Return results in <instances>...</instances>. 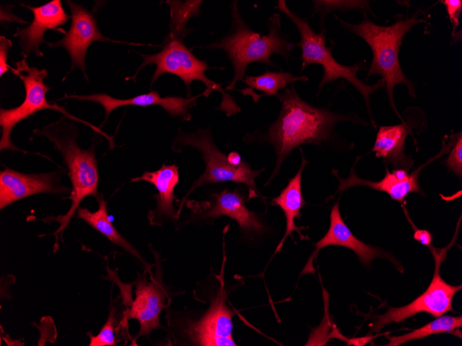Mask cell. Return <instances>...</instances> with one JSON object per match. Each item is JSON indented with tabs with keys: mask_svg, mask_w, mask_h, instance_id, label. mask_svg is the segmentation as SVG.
I'll return each mask as SVG.
<instances>
[{
	"mask_svg": "<svg viewBox=\"0 0 462 346\" xmlns=\"http://www.w3.org/2000/svg\"><path fill=\"white\" fill-rule=\"evenodd\" d=\"M281 109L277 119L255 136L272 146L276 164L267 184L279 173L281 164L296 147L305 144L321 145L332 140L340 122H362L355 115L339 114L304 101L293 84L276 95Z\"/></svg>",
	"mask_w": 462,
	"mask_h": 346,
	"instance_id": "6da1fadb",
	"label": "cell"
},
{
	"mask_svg": "<svg viewBox=\"0 0 462 346\" xmlns=\"http://www.w3.org/2000/svg\"><path fill=\"white\" fill-rule=\"evenodd\" d=\"M238 1L230 3L232 24L229 32L223 37L207 46V49H220L225 55L232 66L234 75L225 90H232L237 83L243 81L247 66L252 63H261L271 68H278L271 60L273 55L281 56L288 63L293 57L292 51L298 46L283 33L281 17L278 13L270 16L266 21V35H261L253 31L242 19L238 8Z\"/></svg>",
	"mask_w": 462,
	"mask_h": 346,
	"instance_id": "7a4b0ae2",
	"label": "cell"
},
{
	"mask_svg": "<svg viewBox=\"0 0 462 346\" xmlns=\"http://www.w3.org/2000/svg\"><path fill=\"white\" fill-rule=\"evenodd\" d=\"M364 19L358 23H350L338 16L334 17L340 22L344 30L361 37L369 46L373 59L367 73L366 80L373 75H380L385 81L389 104L395 113H398L394 100V88L398 84H403L408 89L411 97H416L415 84L404 74L398 58L399 49L405 35L417 23L425 22L418 19L421 10H418L411 17L403 19L397 15L396 21L390 26H380L368 18L367 12H363Z\"/></svg>",
	"mask_w": 462,
	"mask_h": 346,
	"instance_id": "3957f363",
	"label": "cell"
},
{
	"mask_svg": "<svg viewBox=\"0 0 462 346\" xmlns=\"http://www.w3.org/2000/svg\"><path fill=\"white\" fill-rule=\"evenodd\" d=\"M67 119V117H63L41 129L34 131L37 135L46 137L61 153L68 169V174L72 184L69 210L65 215L47 218L46 222L57 221L59 223V227L53 233L56 237V241L58 235L68 226L84 198L89 195L96 198L99 195V175L95 146L86 150L81 148L77 144V128L72 122H68Z\"/></svg>",
	"mask_w": 462,
	"mask_h": 346,
	"instance_id": "277c9868",
	"label": "cell"
},
{
	"mask_svg": "<svg viewBox=\"0 0 462 346\" xmlns=\"http://www.w3.org/2000/svg\"><path fill=\"white\" fill-rule=\"evenodd\" d=\"M274 8L284 13L295 25L299 33L300 41L297 45L302 52L301 71L311 64H320L323 68L324 72L318 85L317 95L326 84L333 83L338 79H345L361 94L371 117L369 97L374 91L385 86L384 80L381 79L373 85H368L361 81L358 78L357 73L362 69L363 64L359 63L353 66H344L338 62L332 55L333 46H326L325 28L320 29V32L316 33L306 19L288 8L284 0L277 1V5Z\"/></svg>",
	"mask_w": 462,
	"mask_h": 346,
	"instance_id": "5b68a950",
	"label": "cell"
},
{
	"mask_svg": "<svg viewBox=\"0 0 462 346\" xmlns=\"http://www.w3.org/2000/svg\"><path fill=\"white\" fill-rule=\"evenodd\" d=\"M10 70L22 81L26 95L24 102L19 106L15 108H1L0 109L1 151L3 149L20 151L11 142V132L13 128L19 122L44 109L57 110L64 114L71 120L82 122L95 131L104 135L109 141L110 144H113V137L107 135L99 128L71 115L64 107L56 104H50L47 101L46 94L50 88L44 82V79L48 76V72L46 69L30 67L26 59H23L15 63V68L11 67Z\"/></svg>",
	"mask_w": 462,
	"mask_h": 346,
	"instance_id": "8992f818",
	"label": "cell"
},
{
	"mask_svg": "<svg viewBox=\"0 0 462 346\" xmlns=\"http://www.w3.org/2000/svg\"><path fill=\"white\" fill-rule=\"evenodd\" d=\"M186 146L196 148L205 164V171L194 182L187 195L201 185L228 181L243 183L250 190L257 191L255 178L265 169L252 170L248 162L243 161L239 165L232 164L228 156L216 146L210 128H198L190 133L180 130L172 148L180 152Z\"/></svg>",
	"mask_w": 462,
	"mask_h": 346,
	"instance_id": "52a82bcc",
	"label": "cell"
},
{
	"mask_svg": "<svg viewBox=\"0 0 462 346\" xmlns=\"http://www.w3.org/2000/svg\"><path fill=\"white\" fill-rule=\"evenodd\" d=\"M143 57V61L136 72L134 76L127 78L135 80L137 74L145 66L154 64L156 66L153 74L151 87L163 74L170 73L178 76L185 83L190 95V88L193 81H200L206 86L204 95L207 96L212 91H218L222 94L223 102L227 101L230 105L234 103L232 99L222 89L221 84L208 79L205 74L210 68L203 60L196 57L193 53L178 39H165L163 49L158 53L145 55L139 53Z\"/></svg>",
	"mask_w": 462,
	"mask_h": 346,
	"instance_id": "ba28073f",
	"label": "cell"
},
{
	"mask_svg": "<svg viewBox=\"0 0 462 346\" xmlns=\"http://www.w3.org/2000/svg\"><path fill=\"white\" fill-rule=\"evenodd\" d=\"M429 246L435 259V270L432 280L426 291L407 305L389 307L385 314L373 316L375 321L370 333H378L386 325L401 323L420 312H427L438 318L453 310V297L462 287L451 285L442 279L439 274V267L444 259L445 249L440 250V253H438V249Z\"/></svg>",
	"mask_w": 462,
	"mask_h": 346,
	"instance_id": "9c48e42d",
	"label": "cell"
},
{
	"mask_svg": "<svg viewBox=\"0 0 462 346\" xmlns=\"http://www.w3.org/2000/svg\"><path fill=\"white\" fill-rule=\"evenodd\" d=\"M66 3L71 12L70 28L61 39L55 42H46V44L51 48H64L71 58L70 71L75 68H79L87 81L89 78L86 73V54L93 42L107 41L142 45L141 44L116 41L104 36L98 28L95 18L91 12L72 1L67 0Z\"/></svg>",
	"mask_w": 462,
	"mask_h": 346,
	"instance_id": "30bf717a",
	"label": "cell"
},
{
	"mask_svg": "<svg viewBox=\"0 0 462 346\" xmlns=\"http://www.w3.org/2000/svg\"><path fill=\"white\" fill-rule=\"evenodd\" d=\"M60 171L24 173L6 168L0 172V209L37 193L68 194L70 189L59 184Z\"/></svg>",
	"mask_w": 462,
	"mask_h": 346,
	"instance_id": "8fae6325",
	"label": "cell"
},
{
	"mask_svg": "<svg viewBox=\"0 0 462 346\" xmlns=\"http://www.w3.org/2000/svg\"><path fill=\"white\" fill-rule=\"evenodd\" d=\"M29 9L33 14V19L26 28H17L13 36L19 38L21 55L26 59L30 53L37 57H42L44 53L39 47L46 43L44 39V32L48 30H56L66 34V31L59 28L71 18L64 11L60 0H53L40 6H31L21 4Z\"/></svg>",
	"mask_w": 462,
	"mask_h": 346,
	"instance_id": "7c38bea8",
	"label": "cell"
},
{
	"mask_svg": "<svg viewBox=\"0 0 462 346\" xmlns=\"http://www.w3.org/2000/svg\"><path fill=\"white\" fill-rule=\"evenodd\" d=\"M314 245L315 250L308 260L302 274L314 271L313 266L314 258L320 249L327 246H341L351 249L357 255L360 262L365 265H369L373 260L377 258H387L395 262V260L389 253L378 247L365 244L353 236L341 217L339 202H337L331 209L330 227L328 231Z\"/></svg>",
	"mask_w": 462,
	"mask_h": 346,
	"instance_id": "4fadbf2b",
	"label": "cell"
},
{
	"mask_svg": "<svg viewBox=\"0 0 462 346\" xmlns=\"http://www.w3.org/2000/svg\"><path fill=\"white\" fill-rule=\"evenodd\" d=\"M198 97L184 98L178 96H168L161 97L157 91L152 90L147 94L140 95L128 99H117L102 93L87 95H65L64 98L61 99L69 98L100 104L105 110V119L102 124V126L113 110L129 105L137 106L158 105L171 117H181L187 120L190 117V107L196 104Z\"/></svg>",
	"mask_w": 462,
	"mask_h": 346,
	"instance_id": "5bb4252c",
	"label": "cell"
},
{
	"mask_svg": "<svg viewBox=\"0 0 462 346\" xmlns=\"http://www.w3.org/2000/svg\"><path fill=\"white\" fill-rule=\"evenodd\" d=\"M220 289L208 312L189 329V334L199 345H237L232 337L233 312L226 305L223 289Z\"/></svg>",
	"mask_w": 462,
	"mask_h": 346,
	"instance_id": "9a60e30c",
	"label": "cell"
},
{
	"mask_svg": "<svg viewBox=\"0 0 462 346\" xmlns=\"http://www.w3.org/2000/svg\"><path fill=\"white\" fill-rule=\"evenodd\" d=\"M136 298L127 314L128 319H136L140 323L138 337L149 334L151 331L160 326V315L165 307L167 294L161 285L145 278L138 280L136 285Z\"/></svg>",
	"mask_w": 462,
	"mask_h": 346,
	"instance_id": "2e32d148",
	"label": "cell"
},
{
	"mask_svg": "<svg viewBox=\"0 0 462 346\" xmlns=\"http://www.w3.org/2000/svg\"><path fill=\"white\" fill-rule=\"evenodd\" d=\"M213 205L205 212V218H218L225 215L234 220L244 233L261 234L265 231L264 225L255 213L245 204L243 197L235 190L233 192L225 189L213 195Z\"/></svg>",
	"mask_w": 462,
	"mask_h": 346,
	"instance_id": "e0dca14e",
	"label": "cell"
},
{
	"mask_svg": "<svg viewBox=\"0 0 462 346\" xmlns=\"http://www.w3.org/2000/svg\"><path fill=\"white\" fill-rule=\"evenodd\" d=\"M421 169V167H418L416 171L409 174L407 177L401 180L398 178L393 172H389L386 167L385 177L378 182L369 181L358 177L353 168L351 169L349 177L346 179L340 177L337 171L335 172V170H333L332 173L338 179L340 182L337 192L346 190L351 186H365L376 191H384L391 199L401 202L408 193L422 192L418 182Z\"/></svg>",
	"mask_w": 462,
	"mask_h": 346,
	"instance_id": "ac0fdd59",
	"label": "cell"
},
{
	"mask_svg": "<svg viewBox=\"0 0 462 346\" xmlns=\"http://www.w3.org/2000/svg\"><path fill=\"white\" fill-rule=\"evenodd\" d=\"M299 148L302 155V162L299 170L295 175L288 180V184L282 189L280 194L272 200V204L279 206L282 209L286 220L285 233L279 242L275 253L281 249L287 237H292L293 231L297 232L301 240H304L306 238L302 234L301 231L305 227H299L295 224V218H299V211L305 204L302 193L301 182L303 171L305 166L309 163L305 159L302 149L301 148Z\"/></svg>",
	"mask_w": 462,
	"mask_h": 346,
	"instance_id": "d6986e66",
	"label": "cell"
},
{
	"mask_svg": "<svg viewBox=\"0 0 462 346\" xmlns=\"http://www.w3.org/2000/svg\"><path fill=\"white\" fill-rule=\"evenodd\" d=\"M179 175L178 168L175 164L163 165L156 171L144 173L138 177L132 178L131 182L146 181L154 184L158 193L154 196L157 202V206L149 215L151 222L161 218L174 219L175 211L173 202L175 199L174 190L178 182Z\"/></svg>",
	"mask_w": 462,
	"mask_h": 346,
	"instance_id": "ffe728a7",
	"label": "cell"
},
{
	"mask_svg": "<svg viewBox=\"0 0 462 346\" xmlns=\"http://www.w3.org/2000/svg\"><path fill=\"white\" fill-rule=\"evenodd\" d=\"M408 132L407 124L403 123L380 127L371 151L385 162L409 171L414 162L410 156L405 155L404 150Z\"/></svg>",
	"mask_w": 462,
	"mask_h": 346,
	"instance_id": "44dd1931",
	"label": "cell"
},
{
	"mask_svg": "<svg viewBox=\"0 0 462 346\" xmlns=\"http://www.w3.org/2000/svg\"><path fill=\"white\" fill-rule=\"evenodd\" d=\"M98 209L94 212L86 208L79 207L77 210V217L83 220L99 233L107 237L113 244L123 248L140 260L147 269L149 264L147 263L138 251L125 239L113 227L109 220L107 214V203L102 195H98Z\"/></svg>",
	"mask_w": 462,
	"mask_h": 346,
	"instance_id": "7402d4cb",
	"label": "cell"
},
{
	"mask_svg": "<svg viewBox=\"0 0 462 346\" xmlns=\"http://www.w3.org/2000/svg\"><path fill=\"white\" fill-rule=\"evenodd\" d=\"M308 77L306 76H296L293 73L283 71L281 69L278 72L266 70V72L258 76L246 75L244 82L250 88L240 90L243 93L251 91L253 89L264 93L262 96H272L286 88L289 84L295 81H307Z\"/></svg>",
	"mask_w": 462,
	"mask_h": 346,
	"instance_id": "603a6c76",
	"label": "cell"
},
{
	"mask_svg": "<svg viewBox=\"0 0 462 346\" xmlns=\"http://www.w3.org/2000/svg\"><path fill=\"white\" fill-rule=\"evenodd\" d=\"M462 327V317L441 316L423 327L414 329L404 335L387 336L389 343L385 345L398 346L410 340L423 338L428 336L441 334L452 333Z\"/></svg>",
	"mask_w": 462,
	"mask_h": 346,
	"instance_id": "cb8c5ba5",
	"label": "cell"
},
{
	"mask_svg": "<svg viewBox=\"0 0 462 346\" xmlns=\"http://www.w3.org/2000/svg\"><path fill=\"white\" fill-rule=\"evenodd\" d=\"M203 1H167L170 7V32L165 39L182 41L187 35V23L192 17L201 13L200 5Z\"/></svg>",
	"mask_w": 462,
	"mask_h": 346,
	"instance_id": "d4e9b609",
	"label": "cell"
},
{
	"mask_svg": "<svg viewBox=\"0 0 462 346\" xmlns=\"http://www.w3.org/2000/svg\"><path fill=\"white\" fill-rule=\"evenodd\" d=\"M313 9L312 16L318 15L320 17V29L325 28L324 19L326 16L333 11H341L347 12L351 10H360L362 12L370 11L371 10L369 1L363 0H320L312 1Z\"/></svg>",
	"mask_w": 462,
	"mask_h": 346,
	"instance_id": "484cf974",
	"label": "cell"
},
{
	"mask_svg": "<svg viewBox=\"0 0 462 346\" xmlns=\"http://www.w3.org/2000/svg\"><path fill=\"white\" fill-rule=\"evenodd\" d=\"M452 146L445 163L459 179L462 177V135L461 132L451 136Z\"/></svg>",
	"mask_w": 462,
	"mask_h": 346,
	"instance_id": "4316f807",
	"label": "cell"
},
{
	"mask_svg": "<svg viewBox=\"0 0 462 346\" xmlns=\"http://www.w3.org/2000/svg\"><path fill=\"white\" fill-rule=\"evenodd\" d=\"M115 311L111 310L109 318L97 336L89 333L90 346H113L115 345L114 336V324Z\"/></svg>",
	"mask_w": 462,
	"mask_h": 346,
	"instance_id": "83f0119b",
	"label": "cell"
},
{
	"mask_svg": "<svg viewBox=\"0 0 462 346\" xmlns=\"http://www.w3.org/2000/svg\"><path fill=\"white\" fill-rule=\"evenodd\" d=\"M441 3L445 6L448 18L454 29L459 25V18L462 12L461 0H444Z\"/></svg>",
	"mask_w": 462,
	"mask_h": 346,
	"instance_id": "f1b7e54d",
	"label": "cell"
},
{
	"mask_svg": "<svg viewBox=\"0 0 462 346\" xmlns=\"http://www.w3.org/2000/svg\"><path fill=\"white\" fill-rule=\"evenodd\" d=\"M12 47V42L4 36H0V76L2 77L7 71L10 69V66L7 64L8 52Z\"/></svg>",
	"mask_w": 462,
	"mask_h": 346,
	"instance_id": "f546056e",
	"label": "cell"
},
{
	"mask_svg": "<svg viewBox=\"0 0 462 346\" xmlns=\"http://www.w3.org/2000/svg\"><path fill=\"white\" fill-rule=\"evenodd\" d=\"M413 238L415 240L427 247L431 245L432 240V234L425 229H416Z\"/></svg>",
	"mask_w": 462,
	"mask_h": 346,
	"instance_id": "4dcf8cb0",
	"label": "cell"
},
{
	"mask_svg": "<svg viewBox=\"0 0 462 346\" xmlns=\"http://www.w3.org/2000/svg\"><path fill=\"white\" fill-rule=\"evenodd\" d=\"M228 160L233 165H239L242 161L241 156L237 152H231L228 155Z\"/></svg>",
	"mask_w": 462,
	"mask_h": 346,
	"instance_id": "1f68e13d",
	"label": "cell"
}]
</instances>
